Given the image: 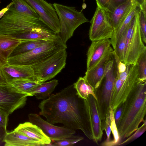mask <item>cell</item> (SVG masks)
Returning <instances> with one entry per match:
<instances>
[{
  "label": "cell",
  "mask_w": 146,
  "mask_h": 146,
  "mask_svg": "<svg viewBox=\"0 0 146 146\" xmlns=\"http://www.w3.org/2000/svg\"><path fill=\"white\" fill-rule=\"evenodd\" d=\"M84 100L78 95L73 84L51 95L40 103L39 114L49 123H61L65 127L80 130L93 140L85 112Z\"/></svg>",
  "instance_id": "cell-1"
},
{
  "label": "cell",
  "mask_w": 146,
  "mask_h": 146,
  "mask_svg": "<svg viewBox=\"0 0 146 146\" xmlns=\"http://www.w3.org/2000/svg\"><path fill=\"white\" fill-rule=\"evenodd\" d=\"M33 32L51 38L58 35L41 19L28 17L17 12L13 4L0 19V35L23 41L31 40Z\"/></svg>",
  "instance_id": "cell-2"
},
{
  "label": "cell",
  "mask_w": 146,
  "mask_h": 146,
  "mask_svg": "<svg viewBox=\"0 0 146 146\" xmlns=\"http://www.w3.org/2000/svg\"><path fill=\"white\" fill-rule=\"evenodd\" d=\"M146 113V82H140L124 102L117 126L121 140L131 135L144 120Z\"/></svg>",
  "instance_id": "cell-3"
},
{
  "label": "cell",
  "mask_w": 146,
  "mask_h": 146,
  "mask_svg": "<svg viewBox=\"0 0 146 146\" xmlns=\"http://www.w3.org/2000/svg\"><path fill=\"white\" fill-rule=\"evenodd\" d=\"M117 72L111 101L113 110L123 103L140 82L137 63L126 65L119 60L116 61Z\"/></svg>",
  "instance_id": "cell-4"
},
{
  "label": "cell",
  "mask_w": 146,
  "mask_h": 146,
  "mask_svg": "<svg viewBox=\"0 0 146 146\" xmlns=\"http://www.w3.org/2000/svg\"><path fill=\"white\" fill-rule=\"evenodd\" d=\"M52 5L60 24V30L58 35L66 44L72 36L75 30L81 25L88 22L89 20L82 11H79L75 7L56 3Z\"/></svg>",
  "instance_id": "cell-5"
},
{
  "label": "cell",
  "mask_w": 146,
  "mask_h": 146,
  "mask_svg": "<svg viewBox=\"0 0 146 146\" xmlns=\"http://www.w3.org/2000/svg\"><path fill=\"white\" fill-rule=\"evenodd\" d=\"M60 37L22 54L9 57L7 63L11 65L31 66L55 53L67 48Z\"/></svg>",
  "instance_id": "cell-6"
},
{
  "label": "cell",
  "mask_w": 146,
  "mask_h": 146,
  "mask_svg": "<svg viewBox=\"0 0 146 146\" xmlns=\"http://www.w3.org/2000/svg\"><path fill=\"white\" fill-rule=\"evenodd\" d=\"M140 9L126 29V45L123 63L126 65L135 64L140 55L146 51L141 36L139 24Z\"/></svg>",
  "instance_id": "cell-7"
},
{
  "label": "cell",
  "mask_w": 146,
  "mask_h": 146,
  "mask_svg": "<svg viewBox=\"0 0 146 146\" xmlns=\"http://www.w3.org/2000/svg\"><path fill=\"white\" fill-rule=\"evenodd\" d=\"M116 72V63L113 55L107 64L102 86L99 91L95 92L98 109L102 121L105 119L110 109Z\"/></svg>",
  "instance_id": "cell-8"
},
{
  "label": "cell",
  "mask_w": 146,
  "mask_h": 146,
  "mask_svg": "<svg viewBox=\"0 0 146 146\" xmlns=\"http://www.w3.org/2000/svg\"><path fill=\"white\" fill-rule=\"evenodd\" d=\"M66 49L61 50L45 59L31 66L35 76L42 82L55 76L66 65L67 56Z\"/></svg>",
  "instance_id": "cell-9"
},
{
  "label": "cell",
  "mask_w": 146,
  "mask_h": 146,
  "mask_svg": "<svg viewBox=\"0 0 146 146\" xmlns=\"http://www.w3.org/2000/svg\"><path fill=\"white\" fill-rule=\"evenodd\" d=\"M90 23L89 35L92 41L111 38L114 31L109 12L97 6Z\"/></svg>",
  "instance_id": "cell-10"
},
{
  "label": "cell",
  "mask_w": 146,
  "mask_h": 146,
  "mask_svg": "<svg viewBox=\"0 0 146 146\" xmlns=\"http://www.w3.org/2000/svg\"><path fill=\"white\" fill-rule=\"evenodd\" d=\"M28 96L11 84L0 85V108L9 114L24 106Z\"/></svg>",
  "instance_id": "cell-11"
},
{
  "label": "cell",
  "mask_w": 146,
  "mask_h": 146,
  "mask_svg": "<svg viewBox=\"0 0 146 146\" xmlns=\"http://www.w3.org/2000/svg\"><path fill=\"white\" fill-rule=\"evenodd\" d=\"M85 112L93 140L98 144L102 138L103 131L96 99L92 95L84 100Z\"/></svg>",
  "instance_id": "cell-12"
},
{
  "label": "cell",
  "mask_w": 146,
  "mask_h": 146,
  "mask_svg": "<svg viewBox=\"0 0 146 146\" xmlns=\"http://www.w3.org/2000/svg\"><path fill=\"white\" fill-rule=\"evenodd\" d=\"M38 15L44 22L58 34L60 30L59 19L52 4L44 0H24Z\"/></svg>",
  "instance_id": "cell-13"
},
{
  "label": "cell",
  "mask_w": 146,
  "mask_h": 146,
  "mask_svg": "<svg viewBox=\"0 0 146 146\" xmlns=\"http://www.w3.org/2000/svg\"><path fill=\"white\" fill-rule=\"evenodd\" d=\"M30 122L39 127L51 140L56 141L63 139L74 134L75 130L65 126L59 127L43 119L38 114L31 113L28 115Z\"/></svg>",
  "instance_id": "cell-14"
},
{
  "label": "cell",
  "mask_w": 146,
  "mask_h": 146,
  "mask_svg": "<svg viewBox=\"0 0 146 146\" xmlns=\"http://www.w3.org/2000/svg\"><path fill=\"white\" fill-rule=\"evenodd\" d=\"M92 42L87 53V70L93 68L107 54L113 51L110 39Z\"/></svg>",
  "instance_id": "cell-15"
},
{
  "label": "cell",
  "mask_w": 146,
  "mask_h": 146,
  "mask_svg": "<svg viewBox=\"0 0 146 146\" xmlns=\"http://www.w3.org/2000/svg\"><path fill=\"white\" fill-rule=\"evenodd\" d=\"M2 74L8 84L16 80L34 77L31 66L11 65L7 63L0 67Z\"/></svg>",
  "instance_id": "cell-16"
},
{
  "label": "cell",
  "mask_w": 146,
  "mask_h": 146,
  "mask_svg": "<svg viewBox=\"0 0 146 146\" xmlns=\"http://www.w3.org/2000/svg\"><path fill=\"white\" fill-rule=\"evenodd\" d=\"M113 52L107 54L95 66L87 70L85 73L84 78L95 90L100 87L104 78L107 64L113 56Z\"/></svg>",
  "instance_id": "cell-17"
},
{
  "label": "cell",
  "mask_w": 146,
  "mask_h": 146,
  "mask_svg": "<svg viewBox=\"0 0 146 146\" xmlns=\"http://www.w3.org/2000/svg\"><path fill=\"white\" fill-rule=\"evenodd\" d=\"M14 130L38 141L42 145H48L51 143V139L44 133L42 129L30 122L19 124Z\"/></svg>",
  "instance_id": "cell-18"
},
{
  "label": "cell",
  "mask_w": 146,
  "mask_h": 146,
  "mask_svg": "<svg viewBox=\"0 0 146 146\" xmlns=\"http://www.w3.org/2000/svg\"><path fill=\"white\" fill-rule=\"evenodd\" d=\"M3 142L5 146H38L42 145L38 141L15 130L7 132Z\"/></svg>",
  "instance_id": "cell-19"
},
{
  "label": "cell",
  "mask_w": 146,
  "mask_h": 146,
  "mask_svg": "<svg viewBox=\"0 0 146 146\" xmlns=\"http://www.w3.org/2000/svg\"><path fill=\"white\" fill-rule=\"evenodd\" d=\"M21 42L19 40L0 35V68L7 63L12 51Z\"/></svg>",
  "instance_id": "cell-20"
},
{
  "label": "cell",
  "mask_w": 146,
  "mask_h": 146,
  "mask_svg": "<svg viewBox=\"0 0 146 146\" xmlns=\"http://www.w3.org/2000/svg\"><path fill=\"white\" fill-rule=\"evenodd\" d=\"M139 9V7L133 5L123 19L118 27L114 31L110 39L111 45L113 49L121 37Z\"/></svg>",
  "instance_id": "cell-21"
},
{
  "label": "cell",
  "mask_w": 146,
  "mask_h": 146,
  "mask_svg": "<svg viewBox=\"0 0 146 146\" xmlns=\"http://www.w3.org/2000/svg\"><path fill=\"white\" fill-rule=\"evenodd\" d=\"M58 84V81L56 79L42 82L32 90L30 96H35L37 99L45 100L51 95Z\"/></svg>",
  "instance_id": "cell-22"
},
{
  "label": "cell",
  "mask_w": 146,
  "mask_h": 146,
  "mask_svg": "<svg viewBox=\"0 0 146 146\" xmlns=\"http://www.w3.org/2000/svg\"><path fill=\"white\" fill-rule=\"evenodd\" d=\"M133 5L132 0H128L117 7L112 13L109 12L114 31L118 27L123 19Z\"/></svg>",
  "instance_id": "cell-23"
},
{
  "label": "cell",
  "mask_w": 146,
  "mask_h": 146,
  "mask_svg": "<svg viewBox=\"0 0 146 146\" xmlns=\"http://www.w3.org/2000/svg\"><path fill=\"white\" fill-rule=\"evenodd\" d=\"M46 39L41 40L21 41L11 53L10 57L19 55L30 51L34 48L56 39Z\"/></svg>",
  "instance_id": "cell-24"
},
{
  "label": "cell",
  "mask_w": 146,
  "mask_h": 146,
  "mask_svg": "<svg viewBox=\"0 0 146 146\" xmlns=\"http://www.w3.org/2000/svg\"><path fill=\"white\" fill-rule=\"evenodd\" d=\"M74 87L78 96L83 100H86L90 95L97 101L95 90L84 77H80L74 84Z\"/></svg>",
  "instance_id": "cell-25"
},
{
  "label": "cell",
  "mask_w": 146,
  "mask_h": 146,
  "mask_svg": "<svg viewBox=\"0 0 146 146\" xmlns=\"http://www.w3.org/2000/svg\"><path fill=\"white\" fill-rule=\"evenodd\" d=\"M42 82L35 76L31 78L16 80L11 84L30 96V94L32 90Z\"/></svg>",
  "instance_id": "cell-26"
},
{
  "label": "cell",
  "mask_w": 146,
  "mask_h": 146,
  "mask_svg": "<svg viewBox=\"0 0 146 146\" xmlns=\"http://www.w3.org/2000/svg\"><path fill=\"white\" fill-rule=\"evenodd\" d=\"M14 7L18 12L26 16L41 19L35 10L24 0H11Z\"/></svg>",
  "instance_id": "cell-27"
},
{
  "label": "cell",
  "mask_w": 146,
  "mask_h": 146,
  "mask_svg": "<svg viewBox=\"0 0 146 146\" xmlns=\"http://www.w3.org/2000/svg\"><path fill=\"white\" fill-rule=\"evenodd\" d=\"M126 29L117 43L113 51L119 60L123 63L126 45Z\"/></svg>",
  "instance_id": "cell-28"
},
{
  "label": "cell",
  "mask_w": 146,
  "mask_h": 146,
  "mask_svg": "<svg viewBox=\"0 0 146 146\" xmlns=\"http://www.w3.org/2000/svg\"><path fill=\"white\" fill-rule=\"evenodd\" d=\"M109 112L111 119V130L113 136V139L109 142L107 146L118 145L120 143V140L114 119L113 109L110 108Z\"/></svg>",
  "instance_id": "cell-29"
},
{
  "label": "cell",
  "mask_w": 146,
  "mask_h": 146,
  "mask_svg": "<svg viewBox=\"0 0 146 146\" xmlns=\"http://www.w3.org/2000/svg\"><path fill=\"white\" fill-rule=\"evenodd\" d=\"M138 64V77L140 82L146 81V51L140 56L137 62Z\"/></svg>",
  "instance_id": "cell-30"
},
{
  "label": "cell",
  "mask_w": 146,
  "mask_h": 146,
  "mask_svg": "<svg viewBox=\"0 0 146 146\" xmlns=\"http://www.w3.org/2000/svg\"><path fill=\"white\" fill-rule=\"evenodd\" d=\"M84 138L79 136L73 135L63 139L54 142L48 145L52 146H70L76 144L78 142L83 140Z\"/></svg>",
  "instance_id": "cell-31"
},
{
  "label": "cell",
  "mask_w": 146,
  "mask_h": 146,
  "mask_svg": "<svg viewBox=\"0 0 146 146\" xmlns=\"http://www.w3.org/2000/svg\"><path fill=\"white\" fill-rule=\"evenodd\" d=\"M103 122H102V128L103 131L105 130L106 135V139L101 144L102 146H107L108 144L111 140L110 135L111 132V119L109 111L107 113Z\"/></svg>",
  "instance_id": "cell-32"
},
{
  "label": "cell",
  "mask_w": 146,
  "mask_h": 146,
  "mask_svg": "<svg viewBox=\"0 0 146 146\" xmlns=\"http://www.w3.org/2000/svg\"><path fill=\"white\" fill-rule=\"evenodd\" d=\"M139 24L142 40L146 44V10L140 9Z\"/></svg>",
  "instance_id": "cell-33"
},
{
  "label": "cell",
  "mask_w": 146,
  "mask_h": 146,
  "mask_svg": "<svg viewBox=\"0 0 146 146\" xmlns=\"http://www.w3.org/2000/svg\"><path fill=\"white\" fill-rule=\"evenodd\" d=\"M143 123L131 135L127 138L124 141L120 143L118 145H120L134 141L140 136L146 130V120L145 119L143 121Z\"/></svg>",
  "instance_id": "cell-34"
},
{
  "label": "cell",
  "mask_w": 146,
  "mask_h": 146,
  "mask_svg": "<svg viewBox=\"0 0 146 146\" xmlns=\"http://www.w3.org/2000/svg\"><path fill=\"white\" fill-rule=\"evenodd\" d=\"M9 114L6 111L0 108V126L7 128Z\"/></svg>",
  "instance_id": "cell-35"
},
{
  "label": "cell",
  "mask_w": 146,
  "mask_h": 146,
  "mask_svg": "<svg viewBox=\"0 0 146 146\" xmlns=\"http://www.w3.org/2000/svg\"><path fill=\"white\" fill-rule=\"evenodd\" d=\"M124 103L119 105L116 108L113 110V115L115 122L117 126L121 119L123 110Z\"/></svg>",
  "instance_id": "cell-36"
},
{
  "label": "cell",
  "mask_w": 146,
  "mask_h": 146,
  "mask_svg": "<svg viewBox=\"0 0 146 146\" xmlns=\"http://www.w3.org/2000/svg\"><path fill=\"white\" fill-rule=\"evenodd\" d=\"M128 0H111L108 8V12L112 13L119 5L126 2Z\"/></svg>",
  "instance_id": "cell-37"
},
{
  "label": "cell",
  "mask_w": 146,
  "mask_h": 146,
  "mask_svg": "<svg viewBox=\"0 0 146 146\" xmlns=\"http://www.w3.org/2000/svg\"><path fill=\"white\" fill-rule=\"evenodd\" d=\"M111 0H96L97 6L108 12Z\"/></svg>",
  "instance_id": "cell-38"
},
{
  "label": "cell",
  "mask_w": 146,
  "mask_h": 146,
  "mask_svg": "<svg viewBox=\"0 0 146 146\" xmlns=\"http://www.w3.org/2000/svg\"><path fill=\"white\" fill-rule=\"evenodd\" d=\"M135 5L139 7L140 9L146 10V0H132Z\"/></svg>",
  "instance_id": "cell-39"
},
{
  "label": "cell",
  "mask_w": 146,
  "mask_h": 146,
  "mask_svg": "<svg viewBox=\"0 0 146 146\" xmlns=\"http://www.w3.org/2000/svg\"><path fill=\"white\" fill-rule=\"evenodd\" d=\"M7 132V128L0 126V141L3 142Z\"/></svg>",
  "instance_id": "cell-40"
},
{
  "label": "cell",
  "mask_w": 146,
  "mask_h": 146,
  "mask_svg": "<svg viewBox=\"0 0 146 146\" xmlns=\"http://www.w3.org/2000/svg\"><path fill=\"white\" fill-rule=\"evenodd\" d=\"M13 4V2H11L5 8L0 11V19L1 18L4 16L5 13L8 10L10 7Z\"/></svg>",
  "instance_id": "cell-41"
},
{
  "label": "cell",
  "mask_w": 146,
  "mask_h": 146,
  "mask_svg": "<svg viewBox=\"0 0 146 146\" xmlns=\"http://www.w3.org/2000/svg\"><path fill=\"white\" fill-rule=\"evenodd\" d=\"M7 84H7L3 76L0 68V85H4Z\"/></svg>",
  "instance_id": "cell-42"
}]
</instances>
